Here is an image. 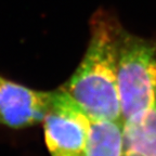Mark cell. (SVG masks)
Listing matches in <instances>:
<instances>
[{
    "label": "cell",
    "mask_w": 156,
    "mask_h": 156,
    "mask_svg": "<svg viewBox=\"0 0 156 156\" xmlns=\"http://www.w3.org/2000/svg\"><path fill=\"white\" fill-rule=\"evenodd\" d=\"M124 156H136V155H132V154H124Z\"/></svg>",
    "instance_id": "cell-7"
},
{
    "label": "cell",
    "mask_w": 156,
    "mask_h": 156,
    "mask_svg": "<svg viewBox=\"0 0 156 156\" xmlns=\"http://www.w3.org/2000/svg\"><path fill=\"white\" fill-rule=\"evenodd\" d=\"M124 120L90 118L86 156H124Z\"/></svg>",
    "instance_id": "cell-6"
},
{
    "label": "cell",
    "mask_w": 156,
    "mask_h": 156,
    "mask_svg": "<svg viewBox=\"0 0 156 156\" xmlns=\"http://www.w3.org/2000/svg\"><path fill=\"white\" fill-rule=\"evenodd\" d=\"M118 93L122 120L142 114L156 102V40L122 30Z\"/></svg>",
    "instance_id": "cell-2"
},
{
    "label": "cell",
    "mask_w": 156,
    "mask_h": 156,
    "mask_svg": "<svg viewBox=\"0 0 156 156\" xmlns=\"http://www.w3.org/2000/svg\"><path fill=\"white\" fill-rule=\"evenodd\" d=\"M124 152L156 156V102L142 114L124 120Z\"/></svg>",
    "instance_id": "cell-5"
},
{
    "label": "cell",
    "mask_w": 156,
    "mask_h": 156,
    "mask_svg": "<svg viewBox=\"0 0 156 156\" xmlns=\"http://www.w3.org/2000/svg\"><path fill=\"white\" fill-rule=\"evenodd\" d=\"M42 122L50 155L86 156L90 117L62 87L51 91Z\"/></svg>",
    "instance_id": "cell-3"
},
{
    "label": "cell",
    "mask_w": 156,
    "mask_h": 156,
    "mask_svg": "<svg viewBox=\"0 0 156 156\" xmlns=\"http://www.w3.org/2000/svg\"><path fill=\"white\" fill-rule=\"evenodd\" d=\"M124 28L105 11L90 22V39L63 89L93 119H122L118 93V50Z\"/></svg>",
    "instance_id": "cell-1"
},
{
    "label": "cell",
    "mask_w": 156,
    "mask_h": 156,
    "mask_svg": "<svg viewBox=\"0 0 156 156\" xmlns=\"http://www.w3.org/2000/svg\"><path fill=\"white\" fill-rule=\"evenodd\" d=\"M51 91H39L0 74V126L24 129L42 122Z\"/></svg>",
    "instance_id": "cell-4"
}]
</instances>
